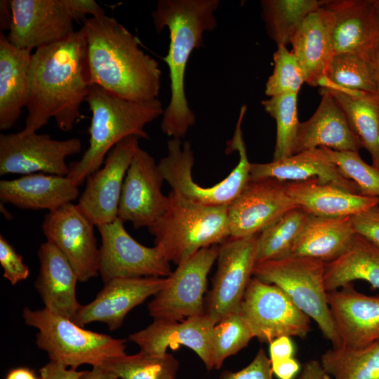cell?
Returning a JSON list of instances; mask_svg holds the SVG:
<instances>
[{"mask_svg":"<svg viewBox=\"0 0 379 379\" xmlns=\"http://www.w3.org/2000/svg\"><path fill=\"white\" fill-rule=\"evenodd\" d=\"M341 346L361 348L379 340V294L368 295L347 284L327 293Z\"/></svg>","mask_w":379,"mask_h":379,"instance_id":"22","label":"cell"},{"mask_svg":"<svg viewBox=\"0 0 379 379\" xmlns=\"http://www.w3.org/2000/svg\"><path fill=\"white\" fill-rule=\"evenodd\" d=\"M351 221L356 234L379 247V205L351 216Z\"/></svg>","mask_w":379,"mask_h":379,"instance_id":"44","label":"cell"},{"mask_svg":"<svg viewBox=\"0 0 379 379\" xmlns=\"http://www.w3.org/2000/svg\"><path fill=\"white\" fill-rule=\"evenodd\" d=\"M178 366L171 354L152 357L140 352L109 359L100 366L119 379H175Z\"/></svg>","mask_w":379,"mask_h":379,"instance_id":"37","label":"cell"},{"mask_svg":"<svg viewBox=\"0 0 379 379\" xmlns=\"http://www.w3.org/2000/svg\"><path fill=\"white\" fill-rule=\"evenodd\" d=\"M357 280L379 289V247L357 234L343 255L325 263L324 285L330 292Z\"/></svg>","mask_w":379,"mask_h":379,"instance_id":"31","label":"cell"},{"mask_svg":"<svg viewBox=\"0 0 379 379\" xmlns=\"http://www.w3.org/2000/svg\"><path fill=\"white\" fill-rule=\"evenodd\" d=\"M25 324L38 330L35 343L50 361L77 369L83 364L93 367L126 354V340L83 328L73 321L56 315L46 308L25 307Z\"/></svg>","mask_w":379,"mask_h":379,"instance_id":"7","label":"cell"},{"mask_svg":"<svg viewBox=\"0 0 379 379\" xmlns=\"http://www.w3.org/2000/svg\"><path fill=\"white\" fill-rule=\"evenodd\" d=\"M92 117L89 146L79 161L71 164L67 175L78 187L98 170L111 149L122 140L136 136L149 140L145 126L162 116L161 101L129 100L92 84L86 99Z\"/></svg>","mask_w":379,"mask_h":379,"instance_id":"4","label":"cell"},{"mask_svg":"<svg viewBox=\"0 0 379 379\" xmlns=\"http://www.w3.org/2000/svg\"><path fill=\"white\" fill-rule=\"evenodd\" d=\"M286 188L296 206L312 215L352 216L379 205L378 198L354 193L333 183H322L316 178L286 182Z\"/></svg>","mask_w":379,"mask_h":379,"instance_id":"28","label":"cell"},{"mask_svg":"<svg viewBox=\"0 0 379 379\" xmlns=\"http://www.w3.org/2000/svg\"><path fill=\"white\" fill-rule=\"evenodd\" d=\"M272 374L270 358L260 348L246 367L237 372L225 371L219 379H273Z\"/></svg>","mask_w":379,"mask_h":379,"instance_id":"43","label":"cell"},{"mask_svg":"<svg viewBox=\"0 0 379 379\" xmlns=\"http://www.w3.org/2000/svg\"><path fill=\"white\" fill-rule=\"evenodd\" d=\"M272 178L283 182L317 179L333 183L354 193L357 185L346 178L322 147L311 149L265 164H251L250 180Z\"/></svg>","mask_w":379,"mask_h":379,"instance_id":"27","label":"cell"},{"mask_svg":"<svg viewBox=\"0 0 379 379\" xmlns=\"http://www.w3.org/2000/svg\"><path fill=\"white\" fill-rule=\"evenodd\" d=\"M298 93L270 97L261 102L277 124L273 160L293 155L300 122L298 116Z\"/></svg>","mask_w":379,"mask_h":379,"instance_id":"38","label":"cell"},{"mask_svg":"<svg viewBox=\"0 0 379 379\" xmlns=\"http://www.w3.org/2000/svg\"><path fill=\"white\" fill-rule=\"evenodd\" d=\"M332 17L333 55L352 53L372 61L379 48V23L373 0H326Z\"/></svg>","mask_w":379,"mask_h":379,"instance_id":"21","label":"cell"},{"mask_svg":"<svg viewBox=\"0 0 379 379\" xmlns=\"http://www.w3.org/2000/svg\"><path fill=\"white\" fill-rule=\"evenodd\" d=\"M83 26L92 84L129 100L158 98L161 70L135 35L106 14L86 19Z\"/></svg>","mask_w":379,"mask_h":379,"instance_id":"2","label":"cell"},{"mask_svg":"<svg viewBox=\"0 0 379 379\" xmlns=\"http://www.w3.org/2000/svg\"><path fill=\"white\" fill-rule=\"evenodd\" d=\"M241 113L234 135L227 142L226 153L237 151V165L223 180L211 187H202L193 180L192 169L194 153L189 142L171 138L167 142V155L158 163L164 180L172 191L192 203L206 206H229L243 192L250 181L251 164L243 138Z\"/></svg>","mask_w":379,"mask_h":379,"instance_id":"6","label":"cell"},{"mask_svg":"<svg viewBox=\"0 0 379 379\" xmlns=\"http://www.w3.org/2000/svg\"><path fill=\"white\" fill-rule=\"evenodd\" d=\"M0 2L1 27V29L3 28V29H8L11 19V11L9 1L1 0Z\"/></svg>","mask_w":379,"mask_h":379,"instance_id":"51","label":"cell"},{"mask_svg":"<svg viewBox=\"0 0 379 379\" xmlns=\"http://www.w3.org/2000/svg\"><path fill=\"white\" fill-rule=\"evenodd\" d=\"M94 226L72 203L48 212L41 225L47 241L67 259L81 282L99 274V248Z\"/></svg>","mask_w":379,"mask_h":379,"instance_id":"16","label":"cell"},{"mask_svg":"<svg viewBox=\"0 0 379 379\" xmlns=\"http://www.w3.org/2000/svg\"><path fill=\"white\" fill-rule=\"evenodd\" d=\"M168 282V277L114 279L105 284L92 302L81 305L73 321L82 327L91 322H102L109 331H115L132 309L156 295Z\"/></svg>","mask_w":379,"mask_h":379,"instance_id":"20","label":"cell"},{"mask_svg":"<svg viewBox=\"0 0 379 379\" xmlns=\"http://www.w3.org/2000/svg\"><path fill=\"white\" fill-rule=\"evenodd\" d=\"M11 19L6 35L14 46L39 48L60 41L72 34L74 22L98 17L105 10L94 0H8Z\"/></svg>","mask_w":379,"mask_h":379,"instance_id":"9","label":"cell"},{"mask_svg":"<svg viewBox=\"0 0 379 379\" xmlns=\"http://www.w3.org/2000/svg\"><path fill=\"white\" fill-rule=\"evenodd\" d=\"M216 323L206 314L182 321L154 319L145 328L131 334L129 340L148 356L164 357L168 349L184 345L193 350L208 371L213 368L212 338Z\"/></svg>","mask_w":379,"mask_h":379,"instance_id":"19","label":"cell"},{"mask_svg":"<svg viewBox=\"0 0 379 379\" xmlns=\"http://www.w3.org/2000/svg\"><path fill=\"white\" fill-rule=\"evenodd\" d=\"M219 5L218 0H159L151 13L157 32L169 31L168 51L162 60L169 69L171 98L161 129L171 138L181 139L196 122L185 94V71L193 51L203 46L204 34L216 28Z\"/></svg>","mask_w":379,"mask_h":379,"instance_id":"3","label":"cell"},{"mask_svg":"<svg viewBox=\"0 0 379 379\" xmlns=\"http://www.w3.org/2000/svg\"><path fill=\"white\" fill-rule=\"evenodd\" d=\"M37 255L40 268L34 286L44 308L73 321L81 307L76 294L79 281L76 272L64 255L48 241L41 244Z\"/></svg>","mask_w":379,"mask_h":379,"instance_id":"24","label":"cell"},{"mask_svg":"<svg viewBox=\"0 0 379 379\" xmlns=\"http://www.w3.org/2000/svg\"><path fill=\"white\" fill-rule=\"evenodd\" d=\"M30 49L12 45L0 33V129L11 128L26 107L29 91Z\"/></svg>","mask_w":379,"mask_h":379,"instance_id":"29","label":"cell"},{"mask_svg":"<svg viewBox=\"0 0 379 379\" xmlns=\"http://www.w3.org/2000/svg\"><path fill=\"white\" fill-rule=\"evenodd\" d=\"M321 260L299 256L256 263L253 276L279 287L302 312L317 324L333 347L341 343L330 311Z\"/></svg>","mask_w":379,"mask_h":379,"instance_id":"8","label":"cell"},{"mask_svg":"<svg viewBox=\"0 0 379 379\" xmlns=\"http://www.w3.org/2000/svg\"><path fill=\"white\" fill-rule=\"evenodd\" d=\"M140 139L130 136L120 141L108 153L102 166L86 178L77 205L95 226L117 218L124 181Z\"/></svg>","mask_w":379,"mask_h":379,"instance_id":"15","label":"cell"},{"mask_svg":"<svg viewBox=\"0 0 379 379\" xmlns=\"http://www.w3.org/2000/svg\"><path fill=\"white\" fill-rule=\"evenodd\" d=\"M331 27V12L324 4L310 13L291 36L292 52L304 71L305 83L311 86H321L333 55Z\"/></svg>","mask_w":379,"mask_h":379,"instance_id":"26","label":"cell"},{"mask_svg":"<svg viewBox=\"0 0 379 379\" xmlns=\"http://www.w3.org/2000/svg\"><path fill=\"white\" fill-rule=\"evenodd\" d=\"M81 149L78 138L55 140L36 132L1 133L0 175L42 172L67 176L69 171L67 158L80 153Z\"/></svg>","mask_w":379,"mask_h":379,"instance_id":"12","label":"cell"},{"mask_svg":"<svg viewBox=\"0 0 379 379\" xmlns=\"http://www.w3.org/2000/svg\"><path fill=\"white\" fill-rule=\"evenodd\" d=\"M322 148L341 173L357 185L359 194L379 199L378 168L366 163L359 152H338L326 147Z\"/></svg>","mask_w":379,"mask_h":379,"instance_id":"41","label":"cell"},{"mask_svg":"<svg viewBox=\"0 0 379 379\" xmlns=\"http://www.w3.org/2000/svg\"><path fill=\"white\" fill-rule=\"evenodd\" d=\"M273 60L274 69L266 82L265 95L298 93L305 83V75L296 56L286 46L280 45L273 54Z\"/></svg>","mask_w":379,"mask_h":379,"instance_id":"40","label":"cell"},{"mask_svg":"<svg viewBox=\"0 0 379 379\" xmlns=\"http://www.w3.org/2000/svg\"><path fill=\"white\" fill-rule=\"evenodd\" d=\"M240 311L262 343L282 336L302 338L311 329V319L279 287L255 277L248 284Z\"/></svg>","mask_w":379,"mask_h":379,"instance_id":"11","label":"cell"},{"mask_svg":"<svg viewBox=\"0 0 379 379\" xmlns=\"http://www.w3.org/2000/svg\"><path fill=\"white\" fill-rule=\"evenodd\" d=\"M84 372L69 369L60 363L51 361L39 369L41 379H79Z\"/></svg>","mask_w":379,"mask_h":379,"instance_id":"45","label":"cell"},{"mask_svg":"<svg viewBox=\"0 0 379 379\" xmlns=\"http://www.w3.org/2000/svg\"><path fill=\"white\" fill-rule=\"evenodd\" d=\"M310 216L296 207L261 232L257 238L255 264L287 258Z\"/></svg>","mask_w":379,"mask_h":379,"instance_id":"34","label":"cell"},{"mask_svg":"<svg viewBox=\"0 0 379 379\" xmlns=\"http://www.w3.org/2000/svg\"><path fill=\"white\" fill-rule=\"evenodd\" d=\"M371 62L373 67L375 77L377 82L378 93H379V48L377 52L375 53Z\"/></svg>","mask_w":379,"mask_h":379,"instance_id":"52","label":"cell"},{"mask_svg":"<svg viewBox=\"0 0 379 379\" xmlns=\"http://www.w3.org/2000/svg\"><path fill=\"white\" fill-rule=\"evenodd\" d=\"M320 363L333 379H379V340L361 348L332 347Z\"/></svg>","mask_w":379,"mask_h":379,"instance_id":"33","label":"cell"},{"mask_svg":"<svg viewBox=\"0 0 379 379\" xmlns=\"http://www.w3.org/2000/svg\"><path fill=\"white\" fill-rule=\"evenodd\" d=\"M298 379H330V378L320 361L312 359L303 364Z\"/></svg>","mask_w":379,"mask_h":379,"instance_id":"48","label":"cell"},{"mask_svg":"<svg viewBox=\"0 0 379 379\" xmlns=\"http://www.w3.org/2000/svg\"><path fill=\"white\" fill-rule=\"evenodd\" d=\"M258 235L230 237L219 245L218 268L205 308L215 323L240 310L255 265Z\"/></svg>","mask_w":379,"mask_h":379,"instance_id":"14","label":"cell"},{"mask_svg":"<svg viewBox=\"0 0 379 379\" xmlns=\"http://www.w3.org/2000/svg\"><path fill=\"white\" fill-rule=\"evenodd\" d=\"M355 234L351 216L310 215L288 257H307L328 263L345 253Z\"/></svg>","mask_w":379,"mask_h":379,"instance_id":"30","label":"cell"},{"mask_svg":"<svg viewBox=\"0 0 379 379\" xmlns=\"http://www.w3.org/2000/svg\"><path fill=\"white\" fill-rule=\"evenodd\" d=\"M168 196L165 212L147 229L169 262L178 265L200 249L230 237L228 206L197 204L173 191Z\"/></svg>","mask_w":379,"mask_h":379,"instance_id":"5","label":"cell"},{"mask_svg":"<svg viewBox=\"0 0 379 379\" xmlns=\"http://www.w3.org/2000/svg\"><path fill=\"white\" fill-rule=\"evenodd\" d=\"M254 337L250 324L240 310L221 319L215 324L213 331V368H220L226 358L246 347Z\"/></svg>","mask_w":379,"mask_h":379,"instance_id":"39","label":"cell"},{"mask_svg":"<svg viewBox=\"0 0 379 379\" xmlns=\"http://www.w3.org/2000/svg\"><path fill=\"white\" fill-rule=\"evenodd\" d=\"M79 379H119L113 373L102 368L94 366L91 371H85Z\"/></svg>","mask_w":379,"mask_h":379,"instance_id":"49","label":"cell"},{"mask_svg":"<svg viewBox=\"0 0 379 379\" xmlns=\"http://www.w3.org/2000/svg\"><path fill=\"white\" fill-rule=\"evenodd\" d=\"M325 88L345 112L363 147L370 154L372 165L379 169V93Z\"/></svg>","mask_w":379,"mask_h":379,"instance_id":"32","label":"cell"},{"mask_svg":"<svg viewBox=\"0 0 379 379\" xmlns=\"http://www.w3.org/2000/svg\"><path fill=\"white\" fill-rule=\"evenodd\" d=\"M296 207L288 194L286 182L272 178L250 180L228 206L230 237L258 235Z\"/></svg>","mask_w":379,"mask_h":379,"instance_id":"18","label":"cell"},{"mask_svg":"<svg viewBox=\"0 0 379 379\" xmlns=\"http://www.w3.org/2000/svg\"><path fill=\"white\" fill-rule=\"evenodd\" d=\"M6 379H41L34 372L27 367H18L10 370Z\"/></svg>","mask_w":379,"mask_h":379,"instance_id":"50","label":"cell"},{"mask_svg":"<svg viewBox=\"0 0 379 379\" xmlns=\"http://www.w3.org/2000/svg\"><path fill=\"white\" fill-rule=\"evenodd\" d=\"M97 227L101 237L98 271L104 284L117 278L167 277L171 274L170 262L158 248L138 242L118 218Z\"/></svg>","mask_w":379,"mask_h":379,"instance_id":"13","label":"cell"},{"mask_svg":"<svg viewBox=\"0 0 379 379\" xmlns=\"http://www.w3.org/2000/svg\"><path fill=\"white\" fill-rule=\"evenodd\" d=\"M0 264L4 270L3 277L12 286L26 280L29 275V270L23 262L22 255L2 234L0 235Z\"/></svg>","mask_w":379,"mask_h":379,"instance_id":"42","label":"cell"},{"mask_svg":"<svg viewBox=\"0 0 379 379\" xmlns=\"http://www.w3.org/2000/svg\"><path fill=\"white\" fill-rule=\"evenodd\" d=\"M164 181L158 164L139 147L125 176L117 218L136 229L153 224L168 204V196L162 192Z\"/></svg>","mask_w":379,"mask_h":379,"instance_id":"17","label":"cell"},{"mask_svg":"<svg viewBox=\"0 0 379 379\" xmlns=\"http://www.w3.org/2000/svg\"><path fill=\"white\" fill-rule=\"evenodd\" d=\"M379 23V0H373Z\"/></svg>","mask_w":379,"mask_h":379,"instance_id":"53","label":"cell"},{"mask_svg":"<svg viewBox=\"0 0 379 379\" xmlns=\"http://www.w3.org/2000/svg\"><path fill=\"white\" fill-rule=\"evenodd\" d=\"M219 245L205 247L177 265L168 282L148 304L154 319L182 321L205 314L207 277L217 260Z\"/></svg>","mask_w":379,"mask_h":379,"instance_id":"10","label":"cell"},{"mask_svg":"<svg viewBox=\"0 0 379 379\" xmlns=\"http://www.w3.org/2000/svg\"><path fill=\"white\" fill-rule=\"evenodd\" d=\"M79 196L78 186L67 177L44 173L0 181V200L24 210L53 212Z\"/></svg>","mask_w":379,"mask_h":379,"instance_id":"25","label":"cell"},{"mask_svg":"<svg viewBox=\"0 0 379 379\" xmlns=\"http://www.w3.org/2000/svg\"><path fill=\"white\" fill-rule=\"evenodd\" d=\"M92 85L84 26L67 38L35 50L29 71V91L25 127L37 132L54 119L69 131L81 119V107Z\"/></svg>","mask_w":379,"mask_h":379,"instance_id":"1","label":"cell"},{"mask_svg":"<svg viewBox=\"0 0 379 379\" xmlns=\"http://www.w3.org/2000/svg\"><path fill=\"white\" fill-rule=\"evenodd\" d=\"M326 0H262L261 15L269 36L286 46L299 24Z\"/></svg>","mask_w":379,"mask_h":379,"instance_id":"35","label":"cell"},{"mask_svg":"<svg viewBox=\"0 0 379 379\" xmlns=\"http://www.w3.org/2000/svg\"><path fill=\"white\" fill-rule=\"evenodd\" d=\"M271 368L279 379H294L301 370L300 363L294 357L272 363Z\"/></svg>","mask_w":379,"mask_h":379,"instance_id":"47","label":"cell"},{"mask_svg":"<svg viewBox=\"0 0 379 379\" xmlns=\"http://www.w3.org/2000/svg\"><path fill=\"white\" fill-rule=\"evenodd\" d=\"M294 353L295 346L290 337H279L270 343L271 364L293 358Z\"/></svg>","mask_w":379,"mask_h":379,"instance_id":"46","label":"cell"},{"mask_svg":"<svg viewBox=\"0 0 379 379\" xmlns=\"http://www.w3.org/2000/svg\"><path fill=\"white\" fill-rule=\"evenodd\" d=\"M320 103L307 121L300 124L293 154L326 147L338 152H359L362 144L334 98L320 87Z\"/></svg>","mask_w":379,"mask_h":379,"instance_id":"23","label":"cell"},{"mask_svg":"<svg viewBox=\"0 0 379 379\" xmlns=\"http://www.w3.org/2000/svg\"><path fill=\"white\" fill-rule=\"evenodd\" d=\"M320 87L378 93L372 62L352 53L333 55Z\"/></svg>","mask_w":379,"mask_h":379,"instance_id":"36","label":"cell"}]
</instances>
